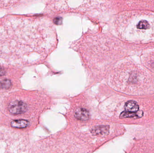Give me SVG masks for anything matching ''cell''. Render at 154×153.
Instances as JSON below:
<instances>
[{
    "instance_id": "cell-8",
    "label": "cell",
    "mask_w": 154,
    "mask_h": 153,
    "mask_svg": "<svg viewBox=\"0 0 154 153\" xmlns=\"http://www.w3.org/2000/svg\"><path fill=\"white\" fill-rule=\"evenodd\" d=\"M136 27L138 29L147 30L150 28V24L147 21L145 20H140L136 25Z\"/></svg>"
},
{
    "instance_id": "cell-7",
    "label": "cell",
    "mask_w": 154,
    "mask_h": 153,
    "mask_svg": "<svg viewBox=\"0 0 154 153\" xmlns=\"http://www.w3.org/2000/svg\"><path fill=\"white\" fill-rule=\"evenodd\" d=\"M12 81L9 79H5L0 81V89H9L11 88Z\"/></svg>"
},
{
    "instance_id": "cell-2",
    "label": "cell",
    "mask_w": 154,
    "mask_h": 153,
    "mask_svg": "<svg viewBox=\"0 0 154 153\" xmlns=\"http://www.w3.org/2000/svg\"><path fill=\"white\" fill-rule=\"evenodd\" d=\"M90 113L86 109L77 108L74 111V116L77 119L82 121L88 120L90 118Z\"/></svg>"
},
{
    "instance_id": "cell-3",
    "label": "cell",
    "mask_w": 154,
    "mask_h": 153,
    "mask_svg": "<svg viewBox=\"0 0 154 153\" xmlns=\"http://www.w3.org/2000/svg\"><path fill=\"white\" fill-rule=\"evenodd\" d=\"M109 126H98L92 130V134L98 136H103L106 135L109 133Z\"/></svg>"
},
{
    "instance_id": "cell-5",
    "label": "cell",
    "mask_w": 154,
    "mask_h": 153,
    "mask_svg": "<svg viewBox=\"0 0 154 153\" xmlns=\"http://www.w3.org/2000/svg\"><path fill=\"white\" fill-rule=\"evenodd\" d=\"M125 109L127 111L136 112L139 110V106L136 101H128L125 104Z\"/></svg>"
},
{
    "instance_id": "cell-6",
    "label": "cell",
    "mask_w": 154,
    "mask_h": 153,
    "mask_svg": "<svg viewBox=\"0 0 154 153\" xmlns=\"http://www.w3.org/2000/svg\"><path fill=\"white\" fill-rule=\"evenodd\" d=\"M141 111H138L136 112H132L127 111L122 112L120 115L121 118H133L134 117H140L142 115V113L140 114Z\"/></svg>"
},
{
    "instance_id": "cell-1",
    "label": "cell",
    "mask_w": 154,
    "mask_h": 153,
    "mask_svg": "<svg viewBox=\"0 0 154 153\" xmlns=\"http://www.w3.org/2000/svg\"><path fill=\"white\" fill-rule=\"evenodd\" d=\"M27 104L22 101L16 100L12 101L8 106V110L12 115H20L27 110Z\"/></svg>"
},
{
    "instance_id": "cell-4",
    "label": "cell",
    "mask_w": 154,
    "mask_h": 153,
    "mask_svg": "<svg viewBox=\"0 0 154 153\" xmlns=\"http://www.w3.org/2000/svg\"><path fill=\"white\" fill-rule=\"evenodd\" d=\"M30 125V122L25 119L14 120L11 122L12 127L16 128H24Z\"/></svg>"
},
{
    "instance_id": "cell-9",
    "label": "cell",
    "mask_w": 154,
    "mask_h": 153,
    "mask_svg": "<svg viewBox=\"0 0 154 153\" xmlns=\"http://www.w3.org/2000/svg\"><path fill=\"white\" fill-rule=\"evenodd\" d=\"M5 74H6V71L5 69L2 67H0V76H4Z\"/></svg>"
}]
</instances>
